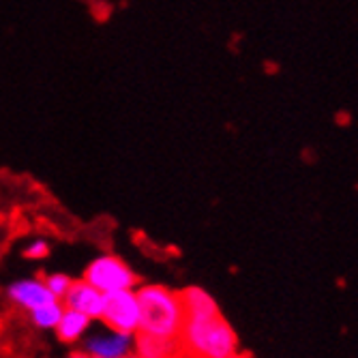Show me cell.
<instances>
[{
	"instance_id": "6da1fadb",
	"label": "cell",
	"mask_w": 358,
	"mask_h": 358,
	"mask_svg": "<svg viewBox=\"0 0 358 358\" xmlns=\"http://www.w3.org/2000/svg\"><path fill=\"white\" fill-rule=\"evenodd\" d=\"M178 341L182 354L191 358H232L238 354V337L219 311L185 313Z\"/></svg>"
},
{
	"instance_id": "e0dca14e",
	"label": "cell",
	"mask_w": 358,
	"mask_h": 358,
	"mask_svg": "<svg viewBox=\"0 0 358 358\" xmlns=\"http://www.w3.org/2000/svg\"><path fill=\"white\" fill-rule=\"evenodd\" d=\"M124 358H140V356H129V354H127V356H124Z\"/></svg>"
},
{
	"instance_id": "4fadbf2b",
	"label": "cell",
	"mask_w": 358,
	"mask_h": 358,
	"mask_svg": "<svg viewBox=\"0 0 358 358\" xmlns=\"http://www.w3.org/2000/svg\"><path fill=\"white\" fill-rule=\"evenodd\" d=\"M24 255L28 259H43L50 255V245L45 241H32L26 249H24Z\"/></svg>"
},
{
	"instance_id": "8992f818",
	"label": "cell",
	"mask_w": 358,
	"mask_h": 358,
	"mask_svg": "<svg viewBox=\"0 0 358 358\" xmlns=\"http://www.w3.org/2000/svg\"><path fill=\"white\" fill-rule=\"evenodd\" d=\"M134 335H124V333H96L86 339L84 352L90 358H124L129 348H131Z\"/></svg>"
},
{
	"instance_id": "9c48e42d",
	"label": "cell",
	"mask_w": 358,
	"mask_h": 358,
	"mask_svg": "<svg viewBox=\"0 0 358 358\" xmlns=\"http://www.w3.org/2000/svg\"><path fill=\"white\" fill-rule=\"evenodd\" d=\"M88 327H90V317L71 309H64L60 322L56 324V335L64 343H76L80 337H84Z\"/></svg>"
},
{
	"instance_id": "ba28073f",
	"label": "cell",
	"mask_w": 358,
	"mask_h": 358,
	"mask_svg": "<svg viewBox=\"0 0 358 358\" xmlns=\"http://www.w3.org/2000/svg\"><path fill=\"white\" fill-rule=\"evenodd\" d=\"M134 341H136V350L140 358H174L182 354L180 341L172 337H157V335L138 331Z\"/></svg>"
},
{
	"instance_id": "2e32d148",
	"label": "cell",
	"mask_w": 358,
	"mask_h": 358,
	"mask_svg": "<svg viewBox=\"0 0 358 358\" xmlns=\"http://www.w3.org/2000/svg\"><path fill=\"white\" fill-rule=\"evenodd\" d=\"M232 358H245V356H241V354H234Z\"/></svg>"
},
{
	"instance_id": "7c38bea8",
	"label": "cell",
	"mask_w": 358,
	"mask_h": 358,
	"mask_svg": "<svg viewBox=\"0 0 358 358\" xmlns=\"http://www.w3.org/2000/svg\"><path fill=\"white\" fill-rule=\"evenodd\" d=\"M71 281H73V279H71L69 275H62V273H54V275H48V277L43 279L45 287L52 292V296H54L56 301H62V296L67 294V289H69Z\"/></svg>"
},
{
	"instance_id": "9a60e30c",
	"label": "cell",
	"mask_w": 358,
	"mask_h": 358,
	"mask_svg": "<svg viewBox=\"0 0 358 358\" xmlns=\"http://www.w3.org/2000/svg\"><path fill=\"white\" fill-rule=\"evenodd\" d=\"M174 358H191V356H187V354H178V356H174Z\"/></svg>"
},
{
	"instance_id": "277c9868",
	"label": "cell",
	"mask_w": 358,
	"mask_h": 358,
	"mask_svg": "<svg viewBox=\"0 0 358 358\" xmlns=\"http://www.w3.org/2000/svg\"><path fill=\"white\" fill-rule=\"evenodd\" d=\"M101 320L108 324L110 331L136 335L142 324L140 301L134 289H118L106 294V309Z\"/></svg>"
},
{
	"instance_id": "3957f363",
	"label": "cell",
	"mask_w": 358,
	"mask_h": 358,
	"mask_svg": "<svg viewBox=\"0 0 358 358\" xmlns=\"http://www.w3.org/2000/svg\"><path fill=\"white\" fill-rule=\"evenodd\" d=\"M84 281H88L92 287L103 292V294H110V292H118V289H134L138 283V277L120 257L101 255V257H94L86 266Z\"/></svg>"
},
{
	"instance_id": "5b68a950",
	"label": "cell",
	"mask_w": 358,
	"mask_h": 358,
	"mask_svg": "<svg viewBox=\"0 0 358 358\" xmlns=\"http://www.w3.org/2000/svg\"><path fill=\"white\" fill-rule=\"evenodd\" d=\"M60 303L64 305V309L84 313L90 320H101L106 309V294L82 279V281H71L67 294L62 296Z\"/></svg>"
},
{
	"instance_id": "8fae6325",
	"label": "cell",
	"mask_w": 358,
	"mask_h": 358,
	"mask_svg": "<svg viewBox=\"0 0 358 358\" xmlns=\"http://www.w3.org/2000/svg\"><path fill=\"white\" fill-rule=\"evenodd\" d=\"M64 313V305L60 301H52L43 307H37L30 311V317H32V324L39 329H56V324L60 322Z\"/></svg>"
},
{
	"instance_id": "52a82bcc",
	"label": "cell",
	"mask_w": 358,
	"mask_h": 358,
	"mask_svg": "<svg viewBox=\"0 0 358 358\" xmlns=\"http://www.w3.org/2000/svg\"><path fill=\"white\" fill-rule=\"evenodd\" d=\"M7 294H9V299H11L17 307L28 309V311L37 309V307H43V305H48V303H52V301H56V299L52 296V292L45 287L43 279H22V281H15V283L9 285Z\"/></svg>"
},
{
	"instance_id": "5bb4252c",
	"label": "cell",
	"mask_w": 358,
	"mask_h": 358,
	"mask_svg": "<svg viewBox=\"0 0 358 358\" xmlns=\"http://www.w3.org/2000/svg\"><path fill=\"white\" fill-rule=\"evenodd\" d=\"M67 358H90L86 352H73V354H69Z\"/></svg>"
},
{
	"instance_id": "30bf717a",
	"label": "cell",
	"mask_w": 358,
	"mask_h": 358,
	"mask_svg": "<svg viewBox=\"0 0 358 358\" xmlns=\"http://www.w3.org/2000/svg\"><path fill=\"white\" fill-rule=\"evenodd\" d=\"M178 294H180L185 313H215V311H219L215 299L202 287H187V289L178 292Z\"/></svg>"
},
{
	"instance_id": "7a4b0ae2",
	"label": "cell",
	"mask_w": 358,
	"mask_h": 358,
	"mask_svg": "<svg viewBox=\"0 0 358 358\" xmlns=\"http://www.w3.org/2000/svg\"><path fill=\"white\" fill-rule=\"evenodd\" d=\"M136 294L142 311L140 331L157 337L178 339L185 320V309L178 292L164 285H144Z\"/></svg>"
}]
</instances>
